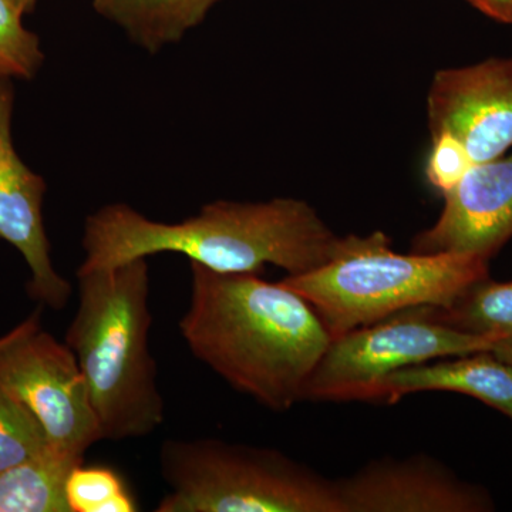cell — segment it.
I'll return each mask as SVG.
<instances>
[{
	"instance_id": "obj_1",
	"label": "cell",
	"mask_w": 512,
	"mask_h": 512,
	"mask_svg": "<svg viewBox=\"0 0 512 512\" xmlns=\"http://www.w3.org/2000/svg\"><path fill=\"white\" fill-rule=\"evenodd\" d=\"M180 332L200 362L274 412L303 402L332 340L311 303L281 281L192 262L190 306Z\"/></svg>"
},
{
	"instance_id": "obj_2",
	"label": "cell",
	"mask_w": 512,
	"mask_h": 512,
	"mask_svg": "<svg viewBox=\"0 0 512 512\" xmlns=\"http://www.w3.org/2000/svg\"><path fill=\"white\" fill-rule=\"evenodd\" d=\"M338 237L308 202L215 201L180 222L153 221L127 204H111L84 224L77 272L114 268L158 254L187 256L224 274H259L266 265L288 275L315 271L338 255Z\"/></svg>"
},
{
	"instance_id": "obj_3",
	"label": "cell",
	"mask_w": 512,
	"mask_h": 512,
	"mask_svg": "<svg viewBox=\"0 0 512 512\" xmlns=\"http://www.w3.org/2000/svg\"><path fill=\"white\" fill-rule=\"evenodd\" d=\"M79 305L64 336L76 356L101 440L141 439L160 429L164 400L150 350V269L140 258L77 272Z\"/></svg>"
},
{
	"instance_id": "obj_4",
	"label": "cell",
	"mask_w": 512,
	"mask_h": 512,
	"mask_svg": "<svg viewBox=\"0 0 512 512\" xmlns=\"http://www.w3.org/2000/svg\"><path fill=\"white\" fill-rule=\"evenodd\" d=\"M488 264L483 256L457 252L399 254L375 231L343 237L328 264L281 282L311 303L333 339L410 309L447 308L490 278Z\"/></svg>"
},
{
	"instance_id": "obj_5",
	"label": "cell",
	"mask_w": 512,
	"mask_h": 512,
	"mask_svg": "<svg viewBox=\"0 0 512 512\" xmlns=\"http://www.w3.org/2000/svg\"><path fill=\"white\" fill-rule=\"evenodd\" d=\"M160 470L171 491L158 512H342L338 480L274 448L167 440Z\"/></svg>"
},
{
	"instance_id": "obj_6",
	"label": "cell",
	"mask_w": 512,
	"mask_h": 512,
	"mask_svg": "<svg viewBox=\"0 0 512 512\" xmlns=\"http://www.w3.org/2000/svg\"><path fill=\"white\" fill-rule=\"evenodd\" d=\"M497 340L461 332L410 311L330 340L303 402H380L383 380L404 367L493 350Z\"/></svg>"
},
{
	"instance_id": "obj_7",
	"label": "cell",
	"mask_w": 512,
	"mask_h": 512,
	"mask_svg": "<svg viewBox=\"0 0 512 512\" xmlns=\"http://www.w3.org/2000/svg\"><path fill=\"white\" fill-rule=\"evenodd\" d=\"M0 386L28 407L55 450L84 457L101 440L76 356L66 343L40 330L39 313L0 349Z\"/></svg>"
},
{
	"instance_id": "obj_8",
	"label": "cell",
	"mask_w": 512,
	"mask_h": 512,
	"mask_svg": "<svg viewBox=\"0 0 512 512\" xmlns=\"http://www.w3.org/2000/svg\"><path fill=\"white\" fill-rule=\"evenodd\" d=\"M430 133L448 131L474 164L512 148V57L439 70L427 94Z\"/></svg>"
},
{
	"instance_id": "obj_9",
	"label": "cell",
	"mask_w": 512,
	"mask_h": 512,
	"mask_svg": "<svg viewBox=\"0 0 512 512\" xmlns=\"http://www.w3.org/2000/svg\"><path fill=\"white\" fill-rule=\"evenodd\" d=\"M13 86L0 79V238L13 245L29 266L28 291L36 301L62 311L73 288L57 274L43 222L46 183L23 163L12 138Z\"/></svg>"
},
{
	"instance_id": "obj_10",
	"label": "cell",
	"mask_w": 512,
	"mask_h": 512,
	"mask_svg": "<svg viewBox=\"0 0 512 512\" xmlns=\"http://www.w3.org/2000/svg\"><path fill=\"white\" fill-rule=\"evenodd\" d=\"M342 512H484L490 494L440 461L423 456L383 458L338 480Z\"/></svg>"
},
{
	"instance_id": "obj_11",
	"label": "cell",
	"mask_w": 512,
	"mask_h": 512,
	"mask_svg": "<svg viewBox=\"0 0 512 512\" xmlns=\"http://www.w3.org/2000/svg\"><path fill=\"white\" fill-rule=\"evenodd\" d=\"M443 198L436 224L414 237L412 252H457L490 261L512 238V153L474 164Z\"/></svg>"
},
{
	"instance_id": "obj_12",
	"label": "cell",
	"mask_w": 512,
	"mask_h": 512,
	"mask_svg": "<svg viewBox=\"0 0 512 512\" xmlns=\"http://www.w3.org/2000/svg\"><path fill=\"white\" fill-rule=\"evenodd\" d=\"M423 392L466 394L512 420V366L491 350L397 370L383 380L380 402L393 404Z\"/></svg>"
},
{
	"instance_id": "obj_13",
	"label": "cell",
	"mask_w": 512,
	"mask_h": 512,
	"mask_svg": "<svg viewBox=\"0 0 512 512\" xmlns=\"http://www.w3.org/2000/svg\"><path fill=\"white\" fill-rule=\"evenodd\" d=\"M220 0H93L94 9L146 49L157 53L183 40Z\"/></svg>"
},
{
	"instance_id": "obj_14",
	"label": "cell",
	"mask_w": 512,
	"mask_h": 512,
	"mask_svg": "<svg viewBox=\"0 0 512 512\" xmlns=\"http://www.w3.org/2000/svg\"><path fill=\"white\" fill-rule=\"evenodd\" d=\"M84 457L50 447L0 473V512H70L66 481Z\"/></svg>"
},
{
	"instance_id": "obj_15",
	"label": "cell",
	"mask_w": 512,
	"mask_h": 512,
	"mask_svg": "<svg viewBox=\"0 0 512 512\" xmlns=\"http://www.w3.org/2000/svg\"><path fill=\"white\" fill-rule=\"evenodd\" d=\"M414 311L461 332L493 340L512 338V282L487 278L447 308L423 306Z\"/></svg>"
},
{
	"instance_id": "obj_16",
	"label": "cell",
	"mask_w": 512,
	"mask_h": 512,
	"mask_svg": "<svg viewBox=\"0 0 512 512\" xmlns=\"http://www.w3.org/2000/svg\"><path fill=\"white\" fill-rule=\"evenodd\" d=\"M70 512H134L133 495L116 471L107 467H84L70 471L66 481Z\"/></svg>"
},
{
	"instance_id": "obj_17",
	"label": "cell",
	"mask_w": 512,
	"mask_h": 512,
	"mask_svg": "<svg viewBox=\"0 0 512 512\" xmlns=\"http://www.w3.org/2000/svg\"><path fill=\"white\" fill-rule=\"evenodd\" d=\"M50 447L45 430L28 407L0 386V473Z\"/></svg>"
},
{
	"instance_id": "obj_18",
	"label": "cell",
	"mask_w": 512,
	"mask_h": 512,
	"mask_svg": "<svg viewBox=\"0 0 512 512\" xmlns=\"http://www.w3.org/2000/svg\"><path fill=\"white\" fill-rule=\"evenodd\" d=\"M22 18L12 0H0V79H32L45 59L39 37Z\"/></svg>"
},
{
	"instance_id": "obj_19",
	"label": "cell",
	"mask_w": 512,
	"mask_h": 512,
	"mask_svg": "<svg viewBox=\"0 0 512 512\" xmlns=\"http://www.w3.org/2000/svg\"><path fill=\"white\" fill-rule=\"evenodd\" d=\"M467 147L448 131L431 133V148L426 164V177L431 187L447 194L473 167Z\"/></svg>"
},
{
	"instance_id": "obj_20",
	"label": "cell",
	"mask_w": 512,
	"mask_h": 512,
	"mask_svg": "<svg viewBox=\"0 0 512 512\" xmlns=\"http://www.w3.org/2000/svg\"><path fill=\"white\" fill-rule=\"evenodd\" d=\"M488 18L512 25V0H467Z\"/></svg>"
},
{
	"instance_id": "obj_21",
	"label": "cell",
	"mask_w": 512,
	"mask_h": 512,
	"mask_svg": "<svg viewBox=\"0 0 512 512\" xmlns=\"http://www.w3.org/2000/svg\"><path fill=\"white\" fill-rule=\"evenodd\" d=\"M491 352H493L498 359L512 366V338L497 340Z\"/></svg>"
},
{
	"instance_id": "obj_22",
	"label": "cell",
	"mask_w": 512,
	"mask_h": 512,
	"mask_svg": "<svg viewBox=\"0 0 512 512\" xmlns=\"http://www.w3.org/2000/svg\"><path fill=\"white\" fill-rule=\"evenodd\" d=\"M23 329H25V322L20 323L15 329L10 330L8 335L2 336V338H0V349L12 342L16 336H19Z\"/></svg>"
},
{
	"instance_id": "obj_23",
	"label": "cell",
	"mask_w": 512,
	"mask_h": 512,
	"mask_svg": "<svg viewBox=\"0 0 512 512\" xmlns=\"http://www.w3.org/2000/svg\"><path fill=\"white\" fill-rule=\"evenodd\" d=\"M12 2L15 3L16 8H18L20 12L25 15V13H28L29 10L33 9L36 0H12Z\"/></svg>"
}]
</instances>
